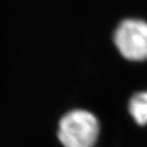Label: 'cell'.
I'll use <instances>...</instances> for the list:
<instances>
[{
	"label": "cell",
	"mask_w": 147,
	"mask_h": 147,
	"mask_svg": "<svg viewBox=\"0 0 147 147\" xmlns=\"http://www.w3.org/2000/svg\"><path fill=\"white\" fill-rule=\"evenodd\" d=\"M115 43L119 52L131 60L147 59V22L126 18L115 31Z\"/></svg>",
	"instance_id": "obj_2"
},
{
	"label": "cell",
	"mask_w": 147,
	"mask_h": 147,
	"mask_svg": "<svg viewBox=\"0 0 147 147\" xmlns=\"http://www.w3.org/2000/svg\"><path fill=\"white\" fill-rule=\"evenodd\" d=\"M98 134V119L85 109L71 110L58 125V138L64 147H93Z\"/></svg>",
	"instance_id": "obj_1"
},
{
	"label": "cell",
	"mask_w": 147,
	"mask_h": 147,
	"mask_svg": "<svg viewBox=\"0 0 147 147\" xmlns=\"http://www.w3.org/2000/svg\"><path fill=\"white\" fill-rule=\"evenodd\" d=\"M129 110L139 125L147 124V90L137 92L131 97Z\"/></svg>",
	"instance_id": "obj_3"
}]
</instances>
